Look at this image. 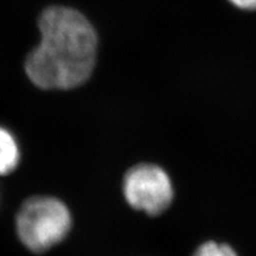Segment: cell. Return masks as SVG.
I'll use <instances>...</instances> for the list:
<instances>
[{
  "instance_id": "obj_1",
  "label": "cell",
  "mask_w": 256,
  "mask_h": 256,
  "mask_svg": "<svg viewBox=\"0 0 256 256\" xmlns=\"http://www.w3.org/2000/svg\"><path fill=\"white\" fill-rule=\"evenodd\" d=\"M40 43L28 55V78L43 89H72L90 78L98 37L92 25L76 10L54 6L40 18Z\"/></svg>"
},
{
  "instance_id": "obj_6",
  "label": "cell",
  "mask_w": 256,
  "mask_h": 256,
  "mask_svg": "<svg viewBox=\"0 0 256 256\" xmlns=\"http://www.w3.org/2000/svg\"><path fill=\"white\" fill-rule=\"evenodd\" d=\"M228 2L236 8L243 10V11H255L256 10V0H228Z\"/></svg>"
},
{
  "instance_id": "obj_2",
  "label": "cell",
  "mask_w": 256,
  "mask_h": 256,
  "mask_svg": "<svg viewBox=\"0 0 256 256\" xmlns=\"http://www.w3.org/2000/svg\"><path fill=\"white\" fill-rule=\"evenodd\" d=\"M16 228L25 247L40 254L66 238L72 228V215L68 206L57 198L32 197L19 209Z\"/></svg>"
},
{
  "instance_id": "obj_4",
  "label": "cell",
  "mask_w": 256,
  "mask_h": 256,
  "mask_svg": "<svg viewBox=\"0 0 256 256\" xmlns=\"http://www.w3.org/2000/svg\"><path fill=\"white\" fill-rule=\"evenodd\" d=\"M20 160V151L16 138L0 126V176L14 172Z\"/></svg>"
},
{
  "instance_id": "obj_3",
  "label": "cell",
  "mask_w": 256,
  "mask_h": 256,
  "mask_svg": "<svg viewBox=\"0 0 256 256\" xmlns=\"http://www.w3.org/2000/svg\"><path fill=\"white\" fill-rule=\"evenodd\" d=\"M124 196L133 209L156 216L172 203L174 185L168 172L160 166L139 164L124 176Z\"/></svg>"
},
{
  "instance_id": "obj_5",
  "label": "cell",
  "mask_w": 256,
  "mask_h": 256,
  "mask_svg": "<svg viewBox=\"0 0 256 256\" xmlns=\"http://www.w3.org/2000/svg\"><path fill=\"white\" fill-rule=\"evenodd\" d=\"M194 256H238V254L228 244L209 241L202 244Z\"/></svg>"
}]
</instances>
